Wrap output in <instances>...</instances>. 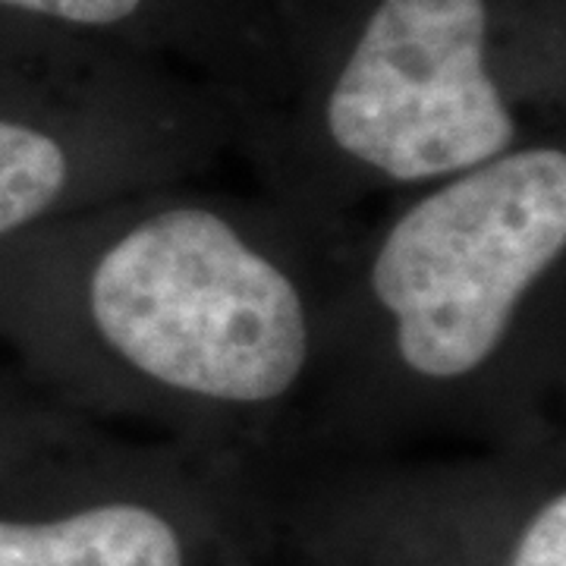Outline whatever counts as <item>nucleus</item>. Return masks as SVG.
Instances as JSON below:
<instances>
[{"label":"nucleus","instance_id":"1","mask_svg":"<svg viewBox=\"0 0 566 566\" xmlns=\"http://www.w3.org/2000/svg\"><path fill=\"white\" fill-rule=\"evenodd\" d=\"M349 223L262 189H142L0 245V331L85 422L249 469L300 460Z\"/></svg>","mask_w":566,"mask_h":566},{"label":"nucleus","instance_id":"2","mask_svg":"<svg viewBox=\"0 0 566 566\" xmlns=\"http://www.w3.org/2000/svg\"><path fill=\"white\" fill-rule=\"evenodd\" d=\"M566 139L387 199L340 240L303 457L564 438Z\"/></svg>","mask_w":566,"mask_h":566},{"label":"nucleus","instance_id":"3","mask_svg":"<svg viewBox=\"0 0 566 566\" xmlns=\"http://www.w3.org/2000/svg\"><path fill=\"white\" fill-rule=\"evenodd\" d=\"M566 0H353L240 126L262 192L322 223L564 139Z\"/></svg>","mask_w":566,"mask_h":566},{"label":"nucleus","instance_id":"4","mask_svg":"<svg viewBox=\"0 0 566 566\" xmlns=\"http://www.w3.org/2000/svg\"><path fill=\"white\" fill-rule=\"evenodd\" d=\"M243 114L164 63L0 20V245L237 155Z\"/></svg>","mask_w":566,"mask_h":566},{"label":"nucleus","instance_id":"5","mask_svg":"<svg viewBox=\"0 0 566 566\" xmlns=\"http://www.w3.org/2000/svg\"><path fill=\"white\" fill-rule=\"evenodd\" d=\"M252 472L76 419L44 450L48 504L0 513V566H199L196 510L211 488Z\"/></svg>","mask_w":566,"mask_h":566},{"label":"nucleus","instance_id":"6","mask_svg":"<svg viewBox=\"0 0 566 566\" xmlns=\"http://www.w3.org/2000/svg\"><path fill=\"white\" fill-rule=\"evenodd\" d=\"M0 20L174 66L214 85L243 117L283 92L271 51L214 0H0Z\"/></svg>","mask_w":566,"mask_h":566},{"label":"nucleus","instance_id":"7","mask_svg":"<svg viewBox=\"0 0 566 566\" xmlns=\"http://www.w3.org/2000/svg\"><path fill=\"white\" fill-rule=\"evenodd\" d=\"M214 3L271 51V57L281 66L283 88H286L293 70L322 41L324 32L344 17L353 0H214Z\"/></svg>","mask_w":566,"mask_h":566},{"label":"nucleus","instance_id":"8","mask_svg":"<svg viewBox=\"0 0 566 566\" xmlns=\"http://www.w3.org/2000/svg\"><path fill=\"white\" fill-rule=\"evenodd\" d=\"M66 409L41 400L39 394L29 397H10L0 387V441H17L25 434H35L44 424H51Z\"/></svg>","mask_w":566,"mask_h":566}]
</instances>
